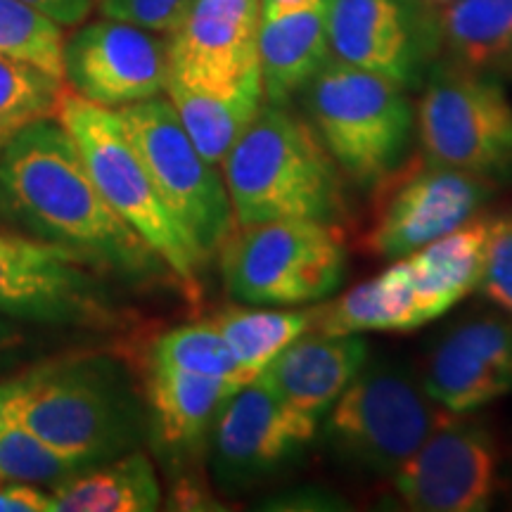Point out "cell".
<instances>
[{
	"label": "cell",
	"mask_w": 512,
	"mask_h": 512,
	"mask_svg": "<svg viewBox=\"0 0 512 512\" xmlns=\"http://www.w3.org/2000/svg\"><path fill=\"white\" fill-rule=\"evenodd\" d=\"M0 228L60 247L124 285L176 280L105 202L79 147L55 117L29 121L0 143Z\"/></svg>",
	"instance_id": "cell-1"
},
{
	"label": "cell",
	"mask_w": 512,
	"mask_h": 512,
	"mask_svg": "<svg viewBox=\"0 0 512 512\" xmlns=\"http://www.w3.org/2000/svg\"><path fill=\"white\" fill-rule=\"evenodd\" d=\"M221 166L238 226L316 221L339 228L347 216V178L309 121L285 105L264 102Z\"/></svg>",
	"instance_id": "cell-2"
},
{
	"label": "cell",
	"mask_w": 512,
	"mask_h": 512,
	"mask_svg": "<svg viewBox=\"0 0 512 512\" xmlns=\"http://www.w3.org/2000/svg\"><path fill=\"white\" fill-rule=\"evenodd\" d=\"M8 420L91 467L136 451L150 434L145 394L110 354L53 358Z\"/></svg>",
	"instance_id": "cell-3"
},
{
	"label": "cell",
	"mask_w": 512,
	"mask_h": 512,
	"mask_svg": "<svg viewBox=\"0 0 512 512\" xmlns=\"http://www.w3.org/2000/svg\"><path fill=\"white\" fill-rule=\"evenodd\" d=\"M299 95L304 119L356 188L373 192L408 162L415 110L394 81L330 57Z\"/></svg>",
	"instance_id": "cell-4"
},
{
	"label": "cell",
	"mask_w": 512,
	"mask_h": 512,
	"mask_svg": "<svg viewBox=\"0 0 512 512\" xmlns=\"http://www.w3.org/2000/svg\"><path fill=\"white\" fill-rule=\"evenodd\" d=\"M448 415L406 366L363 363L320 422L325 451L344 470L392 477Z\"/></svg>",
	"instance_id": "cell-5"
},
{
	"label": "cell",
	"mask_w": 512,
	"mask_h": 512,
	"mask_svg": "<svg viewBox=\"0 0 512 512\" xmlns=\"http://www.w3.org/2000/svg\"><path fill=\"white\" fill-rule=\"evenodd\" d=\"M55 119L79 147L83 164L105 202L155 249L188 297H197L204 259L164 207L117 110L95 105L64 88Z\"/></svg>",
	"instance_id": "cell-6"
},
{
	"label": "cell",
	"mask_w": 512,
	"mask_h": 512,
	"mask_svg": "<svg viewBox=\"0 0 512 512\" xmlns=\"http://www.w3.org/2000/svg\"><path fill=\"white\" fill-rule=\"evenodd\" d=\"M219 256L228 297L247 306L323 302L347 271L342 230L316 221L238 226Z\"/></svg>",
	"instance_id": "cell-7"
},
{
	"label": "cell",
	"mask_w": 512,
	"mask_h": 512,
	"mask_svg": "<svg viewBox=\"0 0 512 512\" xmlns=\"http://www.w3.org/2000/svg\"><path fill=\"white\" fill-rule=\"evenodd\" d=\"M117 114L169 214L204 261L219 256L238 228L228 188L185 133L169 98L155 95Z\"/></svg>",
	"instance_id": "cell-8"
},
{
	"label": "cell",
	"mask_w": 512,
	"mask_h": 512,
	"mask_svg": "<svg viewBox=\"0 0 512 512\" xmlns=\"http://www.w3.org/2000/svg\"><path fill=\"white\" fill-rule=\"evenodd\" d=\"M422 157L496 183L512 176V102L498 79L437 64L415 114Z\"/></svg>",
	"instance_id": "cell-9"
},
{
	"label": "cell",
	"mask_w": 512,
	"mask_h": 512,
	"mask_svg": "<svg viewBox=\"0 0 512 512\" xmlns=\"http://www.w3.org/2000/svg\"><path fill=\"white\" fill-rule=\"evenodd\" d=\"M110 278L60 247L0 228V316L53 328H114Z\"/></svg>",
	"instance_id": "cell-10"
},
{
	"label": "cell",
	"mask_w": 512,
	"mask_h": 512,
	"mask_svg": "<svg viewBox=\"0 0 512 512\" xmlns=\"http://www.w3.org/2000/svg\"><path fill=\"white\" fill-rule=\"evenodd\" d=\"M320 422L306 418L259 380L233 392L216 413L207 439L209 475L226 496L271 482L318 437Z\"/></svg>",
	"instance_id": "cell-11"
},
{
	"label": "cell",
	"mask_w": 512,
	"mask_h": 512,
	"mask_svg": "<svg viewBox=\"0 0 512 512\" xmlns=\"http://www.w3.org/2000/svg\"><path fill=\"white\" fill-rule=\"evenodd\" d=\"M373 192L375 219L363 249L375 259L396 261L475 219L494 195V183L422 157L403 164Z\"/></svg>",
	"instance_id": "cell-12"
},
{
	"label": "cell",
	"mask_w": 512,
	"mask_h": 512,
	"mask_svg": "<svg viewBox=\"0 0 512 512\" xmlns=\"http://www.w3.org/2000/svg\"><path fill=\"white\" fill-rule=\"evenodd\" d=\"M330 55L394 81L425 86L439 64L437 8L427 0H323Z\"/></svg>",
	"instance_id": "cell-13"
},
{
	"label": "cell",
	"mask_w": 512,
	"mask_h": 512,
	"mask_svg": "<svg viewBox=\"0 0 512 512\" xmlns=\"http://www.w3.org/2000/svg\"><path fill=\"white\" fill-rule=\"evenodd\" d=\"M403 508L482 512L498 484V446L484 422L448 413L392 477Z\"/></svg>",
	"instance_id": "cell-14"
},
{
	"label": "cell",
	"mask_w": 512,
	"mask_h": 512,
	"mask_svg": "<svg viewBox=\"0 0 512 512\" xmlns=\"http://www.w3.org/2000/svg\"><path fill=\"white\" fill-rule=\"evenodd\" d=\"M62 72L69 91L119 110L162 95L169 62L155 31L105 17L64 38Z\"/></svg>",
	"instance_id": "cell-15"
},
{
	"label": "cell",
	"mask_w": 512,
	"mask_h": 512,
	"mask_svg": "<svg viewBox=\"0 0 512 512\" xmlns=\"http://www.w3.org/2000/svg\"><path fill=\"white\" fill-rule=\"evenodd\" d=\"M425 394L467 415L512 394V316H470L434 344L420 373Z\"/></svg>",
	"instance_id": "cell-16"
},
{
	"label": "cell",
	"mask_w": 512,
	"mask_h": 512,
	"mask_svg": "<svg viewBox=\"0 0 512 512\" xmlns=\"http://www.w3.org/2000/svg\"><path fill=\"white\" fill-rule=\"evenodd\" d=\"M261 0H192L171 31L166 62L171 79L223 86L259 69Z\"/></svg>",
	"instance_id": "cell-17"
},
{
	"label": "cell",
	"mask_w": 512,
	"mask_h": 512,
	"mask_svg": "<svg viewBox=\"0 0 512 512\" xmlns=\"http://www.w3.org/2000/svg\"><path fill=\"white\" fill-rule=\"evenodd\" d=\"M238 389V384L226 380L147 361L145 403L150 418L147 439L171 465L200 458L207 451L209 430L216 413Z\"/></svg>",
	"instance_id": "cell-18"
},
{
	"label": "cell",
	"mask_w": 512,
	"mask_h": 512,
	"mask_svg": "<svg viewBox=\"0 0 512 512\" xmlns=\"http://www.w3.org/2000/svg\"><path fill=\"white\" fill-rule=\"evenodd\" d=\"M368 361V342L358 335L304 332L278 354L256 380L306 418L323 422L328 408Z\"/></svg>",
	"instance_id": "cell-19"
},
{
	"label": "cell",
	"mask_w": 512,
	"mask_h": 512,
	"mask_svg": "<svg viewBox=\"0 0 512 512\" xmlns=\"http://www.w3.org/2000/svg\"><path fill=\"white\" fill-rule=\"evenodd\" d=\"M164 93L200 155L214 166L223 162L266 102L261 69L223 86H197L166 76Z\"/></svg>",
	"instance_id": "cell-20"
},
{
	"label": "cell",
	"mask_w": 512,
	"mask_h": 512,
	"mask_svg": "<svg viewBox=\"0 0 512 512\" xmlns=\"http://www.w3.org/2000/svg\"><path fill=\"white\" fill-rule=\"evenodd\" d=\"M256 53L264 100L287 105L332 57L323 0L280 17H261Z\"/></svg>",
	"instance_id": "cell-21"
},
{
	"label": "cell",
	"mask_w": 512,
	"mask_h": 512,
	"mask_svg": "<svg viewBox=\"0 0 512 512\" xmlns=\"http://www.w3.org/2000/svg\"><path fill=\"white\" fill-rule=\"evenodd\" d=\"M427 325L420 297L403 259L342 297L311 309V330L325 335L408 332Z\"/></svg>",
	"instance_id": "cell-22"
},
{
	"label": "cell",
	"mask_w": 512,
	"mask_h": 512,
	"mask_svg": "<svg viewBox=\"0 0 512 512\" xmlns=\"http://www.w3.org/2000/svg\"><path fill=\"white\" fill-rule=\"evenodd\" d=\"M491 216H475L418 252L403 256L427 323L479 290Z\"/></svg>",
	"instance_id": "cell-23"
},
{
	"label": "cell",
	"mask_w": 512,
	"mask_h": 512,
	"mask_svg": "<svg viewBox=\"0 0 512 512\" xmlns=\"http://www.w3.org/2000/svg\"><path fill=\"white\" fill-rule=\"evenodd\" d=\"M439 62L465 72L512 76V0H456L437 8Z\"/></svg>",
	"instance_id": "cell-24"
},
{
	"label": "cell",
	"mask_w": 512,
	"mask_h": 512,
	"mask_svg": "<svg viewBox=\"0 0 512 512\" xmlns=\"http://www.w3.org/2000/svg\"><path fill=\"white\" fill-rule=\"evenodd\" d=\"M53 512H152L162 508V484L145 451L124 453L50 489Z\"/></svg>",
	"instance_id": "cell-25"
},
{
	"label": "cell",
	"mask_w": 512,
	"mask_h": 512,
	"mask_svg": "<svg viewBox=\"0 0 512 512\" xmlns=\"http://www.w3.org/2000/svg\"><path fill=\"white\" fill-rule=\"evenodd\" d=\"M211 323L226 339L249 380H256L275 356L311 330V309L283 311L242 304L219 311Z\"/></svg>",
	"instance_id": "cell-26"
},
{
	"label": "cell",
	"mask_w": 512,
	"mask_h": 512,
	"mask_svg": "<svg viewBox=\"0 0 512 512\" xmlns=\"http://www.w3.org/2000/svg\"><path fill=\"white\" fill-rule=\"evenodd\" d=\"M147 361L188 370V373L216 377V380H226L230 384H238V387L254 382L249 380L245 368L240 366V361L230 351L228 342L214 328L211 320L178 325V328H171L164 335H159L152 342Z\"/></svg>",
	"instance_id": "cell-27"
},
{
	"label": "cell",
	"mask_w": 512,
	"mask_h": 512,
	"mask_svg": "<svg viewBox=\"0 0 512 512\" xmlns=\"http://www.w3.org/2000/svg\"><path fill=\"white\" fill-rule=\"evenodd\" d=\"M64 81L36 64L0 53V138L29 121L55 117Z\"/></svg>",
	"instance_id": "cell-28"
},
{
	"label": "cell",
	"mask_w": 512,
	"mask_h": 512,
	"mask_svg": "<svg viewBox=\"0 0 512 512\" xmlns=\"http://www.w3.org/2000/svg\"><path fill=\"white\" fill-rule=\"evenodd\" d=\"M88 467L81 458L57 451L19 422L8 420L0 425V479L55 489Z\"/></svg>",
	"instance_id": "cell-29"
},
{
	"label": "cell",
	"mask_w": 512,
	"mask_h": 512,
	"mask_svg": "<svg viewBox=\"0 0 512 512\" xmlns=\"http://www.w3.org/2000/svg\"><path fill=\"white\" fill-rule=\"evenodd\" d=\"M62 48L60 24L19 0H0V53L36 64L64 81Z\"/></svg>",
	"instance_id": "cell-30"
},
{
	"label": "cell",
	"mask_w": 512,
	"mask_h": 512,
	"mask_svg": "<svg viewBox=\"0 0 512 512\" xmlns=\"http://www.w3.org/2000/svg\"><path fill=\"white\" fill-rule=\"evenodd\" d=\"M479 290L491 304L512 316V214L491 219Z\"/></svg>",
	"instance_id": "cell-31"
},
{
	"label": "cell",
	"mask_w": 512,
	"mask_h": 512,
	"mask_svg": "<svg viewBox=\"0 0 512 512\" xmlns=\"http://www.w3.org/2000/svg\"><path fill=\"white\" fill-rule=\"evenodd\" d=\"M100 12L155 34H171L188 15L192 0H95Z\"/></svg>",
	"instance_id": "cell-32"
},
{
	"label": "cell",
	"mask_w": 512,
	"mask_h": 512,
	"mask_svg": "<svg viewBox=\"0 0 512 512\" xmlns=\"http://www.w3.org/2000/svg\"><path fill=\"white\" fill-rule=\"evenodd\" d=\"M0 512H53L50 491L36 484L0 479Z\"/></svg>",
	"instance_id": "cell-33"
},
{
	"label": "cell",
	"mask_w": 512,
	"mask_h": 512,
	"mask_svg": "<svg viewBox=\"0 0 512 512\" xmlns=\"http://www.w3.org/2000/svg\"><path fill=\"white\" fill-rule=\"evenodd\" d=\"M50 368V361L38 363L36 368L27 370V373H17L10 377H0V425L10 418L19 401L27 396L31 389H36L43 382Z\"/></svg>",
	"instance_id": "cell-34"
},
{
	"label": "cell",
	"mask_w": 512,
	"mask_h": 512,
	"mask_svg": "<svg viewBox=\"0 0 512 512\" xmlns=\"http://www.w3.org/2000/svg\"><path fill=\"white\" fill-rule=\"evenodd\" d=\"M53 19L60 27H76L91 15L95 0H19Z\"/></svg>",
	"instance_id": "cell-35"
},
{
	"label": "cell",
	"mask_w": 512,
	"mask_h": 512,
	"mask_svg": "<svg viewBox=\"0 0 512 512\" xmlns=\"http://www.w3.org/2000/svg\"><path fill=\"white\" fill-rule=\"evenodd\" d=\"M24 347V335L19 330L17 320L0 316V368L10 363Z\"/></svg>",
	"instance_id": "cell-36"
},
{
	"label": "cell",
	"mask_w": 512,
	"mask_h": 512,
	"mask_svg": "<svg viewBox=\"0 0 512 512\" xmlns=\"http://www.w3.org/2000/svg\"><path fill=\"white\" fill-rule=\"evenodd\" d=\"M316 3H320V0H261V17H280Z\"/></svg>",
	"instance_id": "cell-37"
},
{
	"label": "cell",
	"mask_w": 512,
	"mask_h": 512,
	"mask_svg": "<svg viewBox=\"0 0 512 512\" xmlns=\"http://www.w3.org/2000/svg\"><path fill=\"white\" fill-rule=\"evenodd\" d=\"M427 3H432L434 8H444L448 3H456V0H427Z\"/></svg>",
	"instance_id": "cell-38"
},
{
	"label": "cell",
	"mask_w": 512,
	"mask_h": 512,
	"mask_svg": "<svg viewBox=\"0 0 512 512\" xmlns=\"http://www.w3.org/2000/svg\"><path fill=\"white\" fill-rule=\"evenodd\" d=\"M3 140H5V138H0V143H3Z\"/></svg>",
	"instance_id": "cell-39"
}]
</instances>
